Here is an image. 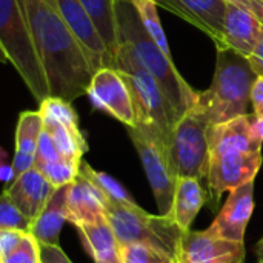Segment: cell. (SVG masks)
Instances as JSON below:
<instances>
[{"label":"cell","mask_w":263,"mask_h":263,"mask_svg":"<svg viewBox=\"0 0 263 263\" xmlns=\"http://www.w3.org/2000/svg\"><path fill=\"white\" fill-rule=\"evenodd\" d=\"M32 43L48 83L49 97L72 103L86 94L94 69L63 22L55 0H20Z\"/></svg>","instance_id":"obj_1"},{"label":"cell","mask_w":263,"mask_h":263,"mask_svg":"<svg viewBox=\"0 0 263 263\" xmlns=\"http://www.w3.org/2000/svg\"><path fill=\"white\" fill-rule=\"evenodd\" d=\"M210 168L206 194L214 211L223 196L253 182L262 166L263 139L256 116L247 114L208 128Z\"/></svg>","instance_id":"obj_2"},{"label":"cell","mask_w":263,"mask_h":263,"mask_svg":"<svg viewBox=\"0 0 263 263\" xmlns=\"http://www.w3.org/2000/svg\"><path fill=\"white\" fill-rule=\"evenodd\" d=\"M117 35L116 59H126L153 76L179 122L196 103L199 91L190 86L174 65L173 57L166 55L146 34L131 2H117Z\"/></svg>","instance_id":"obj_3"},{"label":"cell","mask_w":263,"mask_h":263,"mask_svg":"<svg viewBox=\"0 0 263 263\" xmlns=\"http://www.w3.org/2000/svg\"><path fill=\"white\" fill-rule=\"evenodd\" d=\"M257 77L247 57L230 48H217L211 86L197 92L193 108L210 126L247 116Z\"/></svg>","instance_id":"obj_4"},{"label":"cell","mask_w":263,"mask_h":263,"mask_svg":"<svg viewBox=\"0 0 263 263\" xmlns=\"http://www.w3.org/2000/svg\"><path fill=\"white\" fill-rule=\"evenodd\" d=\"M0 45L34 99L40 103L49 97L45 72L20 0H0Z\"/></svg>","instance_id":"obj_5"},{"label":"cell","mask_w":263,"mask_h":263,"mask_svg":"<svg viewBox=\"0 0 263 263\" xmlns=\"http://www.w3.org/2000/svg\"><path fill=\"white\" fill-rule=\"evenodd\" d=\"M105 217L120 247L142 243L157 248L174 259L183 231L168 216H153L139 205L129 206L106 200Z\"/></svg>","instance_id":"obj_6"},{"label":"cell","mask_w":263,"mask_h":263,"mask_svg":"<svg viewBox=\"0 0 263 263\" xmlns=\"http://www.w3.org/2000/svg\"><path fill=\"white\" fill-rule=\"evenodd\" d=\"M114 68L123 76L134 105L136 126L146 128L170 145L171 133L177 123L157 82L145 69L126 59L117 57Z\"/></svg>","instance_id":"obj_7"},{"label":"cell","mask_w":263,"mask_h":263,"mask_svg":"<svg viewBox=\"0 0 263 263\" xmlns=\"http://www.w3.org/2000/svg\"><path fill=\"white\" fill-rule=\"evenodd\" d=\"M210 125L202 116L190 108L174 125L168 153L173 170L179 177H193L206 188L210 168Z\"/></svg>","instance_id":"obj_8"},{"label":"cell","mask_w":263,"mask_h":263,"mask_svg":"<svg viewBox=\"0 0 263 263\" xmlns=\"http://www.w3.org/2000/svg\"><path fill=\"white\" fill-rule=\"evenodd\" d=\"M128 136L142 160L159 213L166 216L173 205L177 176L173 170L168 145L153 131L142 126H128Z\"/></svg>","instance_id":"obj_9"},{"label":"cell","mask_w":263,"mask_h":263,"mask_svg":"<svg viewBox=\"0 0 263 263\" xmlns=\"http://www.w3.org/2000/svg\"><path fill=\"white\" fill-rule=\"evenodd\" d=\"M245 243L233 242L213 233L188 230L182 234L174 263H243Z\"/></svg>","instance_id":"obj_10"},{"label":"cell","mask_w":263,"mask_h":263,"mask_svg":"<svg viewBox=\"0 0 263 263\" xmlns=\"http://www.w3.org/2000/svg\"><path fill=\"white\" fill-rule=\"evenodd\" d=\"M86 96L96 109L109 114L126 128L136 126V112L129 88L116 68H102L96 71Z\"/></svg>","instance_id":"obj_11"},{"label":"cell","mask_w":263,"mask_h":263,"mask_svg":"<svg viewBox=\"0 0 263 263\" xmlns=\"http://www.w3.org/2000/svg\"><path fill=\"white\" fill-rule=\"evenodd\" d=\"M55 6L68 29L83 48L94 72L102 68H114V59L82 3L79 0H55Z\"/></svg>","instance_id":"obj_12"},{"label":"cell","mask_w":263,"mask_h":263,"mask_svg":"<svg viewBox=\"0 0 263 263\" xmlns=\"http://www.w3.org/2000/svg\"><path fill=\"white\" fill-rule=\"evenodd\" d=\"M159 6L205 32L216 48H227L223 32L227 0H162Z\"/></svg>","instance_id":"obj_13"},{"label":"cell","mask_w":263,"mask_h":263,"mask_svg":"<svg viewBox=\"0 0 263 263\" xmlns=\"http://www.w3.org/2000/svg\"><path fill=\"white\" fill-rule=\"evenodd\" d=\"M254 211V180L233 191L210 230L223 239L245 243V231Z\"/></svg>","instance_id":"obj_14"},{"label":"cell","mask_w":263,"mask_h":263,"mask_svg":"<svg viewBox=\"0 0 263 263\" xmlns=\"http://www.w3.org/2000/svg\"><path fill=\"white\" fill-rule=\"evenodd\" d=\"M262 31V23L243 2H227L223 23L227 48L250 59Z\"/></svg>","instance_id":"obj_15"},{"label":"cell","mask_w":263,"mask_h":263,"mask_svg":"<svg viewBox=\"0 0 263 263\" xmlns=\"http://www.w3.org/2000/svg\"><path fill=\"white\" fill-rule=\"evenodd\" d=\"M55 190L37 168H31L6 185L3 193L9 196L26 219L34 222Z\"/></svg>","instance_id":"obj_16"},{"label":"cell","mask_w":263,"mask_h":263,"mask_svg":"<svg viewBox=\"0 0 263 263\" xmlns=\"http://www.w3.org/2000/svg\"><path fill=\"white\" fill-rule=\"evenodd\" d=\"M106 197L82 174L68 185L66 191V213L68 222L72 225L91 223L105 217Z\"/></svg>","instance_id":"obj_17"},{"label":"cell","mask_w":263,"mask_h":263,"mask_svg":"<svg viewBox=\"0 0 263 263\" xmlns=\"http://www.w3.org/2000/svg\"><path fill=\"white\" fill-rule=\"evenodd\" d=\"M43 131V117L40 111H23L18 116L15 129V154L12 159V180L34 168L37 145ZM9 182V183H11ZM8 183V185H9Z\"/></svg>","instance_id":"obj_18"},{"label":"cell","mask_w":263,"mask_h":263,"mask_svg":"<svg viewBox=\"0 0 263 263\" xmlns=\"http://www.w3.org/2000/svg\"><path fill=\"white\" fill-rule=\"evenodd\" d=\"M206 202L208 194L202 182L193 177H179L176 183L173 205L166 216L185 233L191 230L196 216Z\"/></svg>","instance_id":"obj_19"},{"label":"cell","mask_w":263,"mask_h":263,"mask_svg":"<svg viewBox=\"0 0 263 263\" xmlns=\"http://www.w3.org/2000/svg\"><path fill=\"white\" fill-rule=\"evenodd\" d=\"M80 234L82 243L96 263H120V245L106 220L102 217L91 223L74 225Z\"/></svg>","instance_id":"obj_20"},{"label":"cell","mask_w":263,"mask_h":263,"mask_svg":"<svg viewBox=\"0 0 263 263\" xmlns=\"http://www.w3.org/2000/svg\"><path fill=\"white\" fill-rule=\"evenodd\" d=\"M66 186H60L54 191L51 199L48 200L46 206L42 213L35 217L31 225V234L40 245H59L60 231L68 222L66 213Z\"/></svg>","instance_id":"obj_21"},{"label":"cell","mask_w":263,"mask_h":263,"mask_svg":"<svg viewBox=\"0 0 263 263\" xmlns=\"http://www.w3.org/2000/svg\"><path fill=\"white\" fill-rule=\"evenodd\" d=\"M92 18L114 62L119 46L117 35V0H79Z\"/></svg>","instance_id":"obj_22"},{"label":"cell","mask_w":263,"mask_h":263,"mask_svg":"<svg viewBox=\"0 0 263 263\" xmlns=\"http://www.w3.org/2000/svg\"><path fill=\"white\" fill-rule=\"evenodd\" d=\"M43 128L52 137V142L62 159L77 163L83 160L82 157L88 151V143L80 128H71L46 117H43Z\"/></svg>","instance_id":"obj_23"},{"label":"cell","mask_w":263,"mask_h":263,"mask_svg":"<svg viewBox=\"0 0 263 263\" xmlns=\"http://www.w3.org/2000/svg\"><path fill=\"white\" fill-rule=\"evenodd\" d=\"M79 174H82L85 179H88L108 200H112V202H117L122 205H129V206L137 205L136 200L133 199V196L114 177H111L106 173L91 168V165H88L85 160L80 162Z\"/></svg>","instance_id":"obj_24"},{"label":"cell","mask_w":263,"mask_h":263,"mask_svg":"<svg viewBox=\"0 0 263 263\" xmlns=\"http://www.w3.org/2000/svg\"><path fill=\"white\" fill-rule=\"evenodd\" d=\"M133 6L136 8L139 18L146 31V34L156 42V45L166 54L171 57V51H170V45L165 35V31L162 28L160 18H159V12H157V3L153 0H133L131 2Z\"/></svg>","instance_id":"obj_25"},{"label":"cell","mask_w":263,"mask_h":263,"mask_svg":"<svg viewBox=\"0 0 263 263\" xmlns=\"http://www.w3.org/2000/svg\"><path fill=\"white\" fill-rule=\"evenodd\" d=\"M79 166L80 163L77 162H69L65 159H60L57 162H49V163H35L34 168H37L43 177L54 186H66L76 180L79 176Z\"/></svg>","instance_id":"obj_26"},{"label":"cell","mask_w":263,"mask_h":263,"mask_svg":"<svg viewBox=\"0 0 263 263\" xmlns=\"http://www.w3.org/2000/svg\"><path fill=\"white\" fill-rule=\"evenodd\" d=\"M120 263H174V259L157 248L129 243L120 247Z\"/></svg>","instance_id":"obj_27"},{"label":"cell","mask_w":263,"mask_h":263,"mask_svg":"<svg viewBox=\"0 0 263 263\" xmlns=\"http://www.w3.org/2000/svg\"><path fill=\"white\" fill-rule=\"evenodd\" d=\"M42 117L57 120L63 125H68L71 128H80L79 126V116L76 109L72 108V103L57 99V97H46L43 102H40L39 108Z\"/></svg>","instance_id":"obj_28"},{"label":"cell","mask_w":263,"mask_h":263,"mask_svg":"<svg viewBox=\"0 0 263 263\" xmlns=\"http://www.w3.org/2000/svg\"><path fill=\"white\" fill-rule=\"evenodd\" d=\"M32 222L26 219L14 205L6 193L0 194V231H20L29 233Z\"/></svg>","instance_id":"obj_29"},{"label":"cell","mask_w":263,"mask_h":263,"mask_svg":"<svg viewBox=\"0 0 263 263\" xmlns=\"http://www.w3.org/2000/svg\"><path fill=\"white\" fill-rule=\"evenodd\" d=\"M2 263H42L40 243L31 233H25L20 242L3 256Z\"/></svg>","instance_id":"obj_30"},{"label":"cell","mask_w":263,"mask_h":263,"mask_svg":"<svg viewBox=\"0 0 263 263\" xmlns=\"http://www.w3.org/2000/svg\"><path fill=\"white\" fill-rule=\"evenodd\" d=\"M60 154L52 142V137L49 136V133L43 128L40 139H39V145H37V154H35V163H49V162H57L60 160Z\"/></svg>","instance_id":"obj_31"},{"label":"cell","mask_w":263,"mask_h":263,"mask_svg":"<svg viewBox=\"0 0 263 263\" xmlns=\"http://www.w3.org/2000/svg\"><path fill=\"white\" fill-rule=\"evenodd\" d=\"M42 263H72L63 253L60 245H40Z\"/></svg>","instance_id":"obj_32"},{"label":"cell","mask_w":263,"mask_h":263,"mask_svg":"<svg viewBox=\"0 0 263 263\" xmlns=\"http://www.w3.org/2000/svg\"><path fill=\"white\" fill-rule=\"evenodd\" d=\"M251 103L256 119L263 120V77H257L251 89Z\"/></svg>","instance_id":"obj_33"},{"label":"cell","mask_w":263,"mask_h":263,"mask_svg":"<svg viewBox=\"0 0 263 263\" xmlns=\"http://www.w3.org/2000/svg\"><path fill=\"white\" fill-rule=\"evenodd\" d=\"M248 60H250L253 69L256 71V74L259 77H263V31L262 34H260V39H259L257 45H256V48H254V51H253V54L250 55Z\"/></svg>","instance_id":"obj_34"},{"label":"cell","mask_w":263,"mask_h":263,"mask_svg":"<svg viewBox=\"0 0 263 263\" xmlns=\"http://www.w3.org/2000/svg\"><path fill=\"white\" fill-rule=\"evenodd\" d=\"M247 8L259 18V22L262 23L263 26V2L262 0H242Z\"/></svg>","instance_id":"obj_35"},{"label":"cell","mask_w":263,"mask_h":263,"mask_svg":"<svg viewBox=\"0 0 263 263\" xmlns=\"http://www.w3.org/2000/svg\"><path fill=\"white\" fill-rule=\"evenodd\" d=\"M254 251H256L257 260L263 263V237H262V239H260V240H259V242H257V245H256Z\"/></svg>","instance_id":"obj_36"},{"label":"cell","mask_w":263,"mask_h":263,"mask_svg":"<svg viewBox=\"0 0 263 263\" xmlns=\"http://www.w3.org/2000/svg\"><path fill=\"white\" fill-rule=\"evenodd\" d=\"M0 63H9L8 62V57H6V54H5V51H3V48H2V45H0Z\"/></svg>","instance_id":"obj_37"},{"label":"cell","mask_w":263,"mask_h":263,"mask_svg":"<svg viewBox=\"0 0 263 263\" xmlns=\"http://www.w3.org/2000/svg\"><path fill=\"white\" fill-rule=\"evenodd\" d=\"M117 2H133V0H117ZM153 2H156L157 5H160V2H162V0H153Z\"/></svg>","instance_id":"obj_38"},{"label":"cell","mask_w":263,"mask_h":263,"mask_svg":"<svg viewBox=\"0 0 263 263\" xmlns=\"http://www.w3.org/2000/svg\"><path fill=\"white\" fill-rule=\"evenodd\" d=\"M0 263H2V260H0Z\"/></svg>","instance_id":"obj_39"},{"label":"cell","mask_w":263,"mask_h":263,"mask_svg":"<svg viewBox=\"0 0 263 263\" xmlns=\"http://www.w3.org/2000/svg\"><path fill=\"white\" fill-rule=\"evenodd\" d=\"M259 263H262V262H259Z\"/></svg>","instance_id":"obj_40"},{"label":"cell","mask_w":263,"mask_h":263,"mask_svg":"<svg viewBox=\"0 0 263 263\" xmlns=\"http://www.w3.org/2000/svg\"><path fill=\"white\" fill-rule=\"evenodd\" d=\"M262 2H263V0H262Z\"/></svg>","instance_id":"obj_41"}]
</instances>
